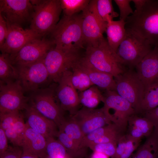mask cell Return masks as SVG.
I'll return each instance as SVG.
<instances>
[{"mask_svg":"<svg viewBox=\"0 0 158 158\" xmlns=\"http://www.w3.org/2000/svg\"><path fill=\"white\" fill-rule=\"evenodd\" d=\"M135 158H157L158 135L152 133L135 154Z\"/></svg>","mask_w":158,"mask_h":158,"instance_id":"obj_26","label":"cell"},{"mask_svg":"<svg viewBox=\"0 0 158 158\" xmlns=\"http://www.w3.org/2000/svg\"></svg>","mask_w":158,"mask_h":158,"instance_id":"obj_51","label":"cell"},{"mask_svg":"<svg viewBox=\"0 0 158 158\" xmlns=\"http://www.w3.org/2000/svg\"><path fill=\"white\" fill-rule=\"evenodd\" d=\"M71 117L78 126L84 136L97 129L112 123L103 107L96 109L83 107Z\"/></svg>","mask_w":158,"mask_h":158,"instance_id":"obj_15","label":"cell"},{"mask_svg":"<svg viewBox=\"0 0 158 158\" xmlns=\"http://www.w3.org/2000/svg\"><path fill=\"white\" fill-rule=\"evenodd\" d=\"M128 126H133L139 129L144 136L147 138L151 135L154 129V125L150 120L144 116L140 117L136 114L130 117Z\"/></svg>","mask_w":158,"mask_h":158,"instance_id":"obj_34","label":"cell"},{"mask_svg":"<svg viewBox=\"0 0 158 158\" xmlns=\"http://www.w3.org/2000/svg\"><path fill=\"white\" fill-rule=\"evenodd\" d=\"M22 116L20 111L0 113V127L6 130L12 126Z\"/></svg>","mask_w":158,"mask_h":158,"instance_id":"obj_35","label":"cell"},{"mask_svg":"<svg viewBox=\"0 0 158 158\" xmlns=\"http://www.w3.org/2000/svg\"><path fill=\"white\" fill-rule=\"evenodd\" d=\"M109 157L101 152H93L90 158H109Z\"/></svg>","mask_w":158,"mask_h":158,"instance_id":"obj_46","label":"cell"},{"mask_svg":"<svg viewBox=\"0 0 158 158\" xmlns=\"http://www.w3.org/2000/svg\"><path fill=\"white\" fill-rule=\"evenodd\" d=\"M127 136L126 133L118 140L116 146L115 158H119L124 152L126 147Z\"/></svg>","mask_w":158,"mask_h":158,"instance_id":"obj_41","label":"cell"},{"mask_svg":"<svg viewBox=\"0 0 158 158\" xmlns=\"http://www.w3.org/2000/svg\"><path fill=\"white\" fill-rule=\"evenodd\" d=\"M130 29L147 40L153 47L158 46V0H147L139 10H135L126 21Z\"/></svg>","mask_w":158,"mask_h":158,"instance_id":"obj_1","label":"cell"},{"mask_svg":"<svg viewBox=\"0 0 158 158\" xmlns=\"http://www.w3.org/2000/svg\"><path fill=\"white\" fill-rule=\"evenodd\" d=\"M23 152L21 147L8 146L7 150L0 156V158H20Z\"/></svg>","mask_w":158,"mask_h":158,"instance_id":"obj_39","label":"cell"},{"mask_svg":"<svg viewBox=\"0 0 158 158\" xmlns=\"http://www.w3.org/2000/svg\"><path fill=\"white\" fill-rule=\"evenodd\" d=\"M33 7L30 28L42 37L51 33L59 21L60 0H30Z\"/></svg>","mask_w":158,"mask_h":158,"instance_id":"obj_4","label":"cell"},{"mask_svg":"<svg viewBox=\"0 0 158 158\" xmlns=\"http://www.w3.org/2000/svg\"><path fill=\"white\" fill-rule=\"evenodd\" d=\"M128 129L127 134L133 139L140 141L144 135L139 129L132 126H128Z\"/></svg>","mask_w":158,"mask_h":158,"instance_id":"obj_43","label":"cell"},{"mask_svg":"<svg viewBox=\"0 0 158 158\" xmlns=\"http://www.w3.org/2000/svg\"><path fill=\"white\" fill-rule=\"evenodd\" d=\"M153 131L156 133L158 134V125L154 128Z\"/></svg>","mask_w":158,"mask_h":158,"instance_id":"obj_48","label":"cell"},{"mask_svg":"<svg viewBox=\"0 0 158 158\" xmlns=\"http://www.w3.org/2000/svg\"><path fill=\"white\" fill-rule=\"evenodd\" d=\"M116 146V143L108 142L95 144L89 147L93 152H101L109 157L115 158Z\"/></svg>","mask_w":158,"mask_h":158,"instance_id":"obj_36","label":"cell"},{"mask_svg":"<svg viewBox=\"0 0 158 158\" xmlns=\"http://www.w3.org/2000/svg\"><path fill=\"white\" fill-rule=\"evenodd\" d=\"M7 139L5 130L0 127V156L7 150L8 147Z\"/></svg>","mask_w":158,"mask_h":158,"instance_id":"obj_44","label":"cell"},{"mask_svg":"<svg viewBox=\"0 0 158 158\" xmlns=\"http://www.w3.org/2000/svg\"><path fill=\"white\" fill-rule=\"evenodd\" d=\"M126 23L125 21L119 20H113L107 24L106 30L107 41L111 48L116 53L126 35Z\"/></svg>","mask_w":158,"mask_h":158,"instance_id":"obj_22","label":"cell"},{"mask_svg":"<svg viewBox=\"0 0 158 158\" xmlns=\"http://www.w3.org/2000/svg\"><path fill=\"white\" fill-rule=\"evenodd\" d=\"M82 57L79 61V64L87 74L93 85L106 90L115 91L116 83L114 77L94 68L83 60Z\"/></svg>","mask_w":158,"mask_h":158,"instance_id":"obj_21","label":"cell"},{"mask_svg":"<svg viewBox=\"0 0 158 158\" xmlns=\"http://www.w3.org/2000/svg\"><path fill=\"white\" fill-rule=\"evenodd\" d=\"M46 144L45 137L30 128L25 123L21 146L23 152L40 158H46Z\"/></svg>","mask_w":158,"mask_h":158,"instance_id":"obj_20","label":"cell"},{"mask_svg":"<svg viewBox=\"0 0 158 158\" xmlns=\"http://www.w3.org/2000/svg\"><path fill=\"white\" fill-rule=\"evenodd\" d=\"M120 11V19L126 21L128 18L133 13L130 5L131 0H114Z\"/></svg>","mask_w":158,"mask_h":158,"instance_id":"obj_37","label":"cell"},{"mask_svg":"<svg viewBox=\"0 0 158 158\" xmlns=\"http://www.w3.org/2000/svg\"><path fill=\"white\" fill-rule=\"evenodd\" d=\"M126 28L125 37L116 54L125 66L133 69L154 47L136 32L130 29Z\"/></svg>","mask_w":158,"mask_h":158,"instance_id":"obj_5","label":"cell"},{"mask_svg":"<svg viewBox=\"0 0 158 158\" xmlns=\"http://www.w3.org/2000/svg\"><path fill=\"white\" fill-rule=\"evenodd\" d=\"M47 140L46 153L49 158H70L67 151L62 144L54 138Z\"/></svg>","mask_w":158,"mask_h":158,"instance_id":"obj_32","label":"cell"},{"mask_svg":"<svg viewBox=\"0 0 158 158\" xmlns=\"http://www.w3.org/2000/svg\"><path fill=\"white\" fill-rule=\"evenodd\" d=\"M8 31L5 41L0 48L1 53L14 54L29 42L42 37L30 28L7 23Z\"/></svg>","mask_w":158,"mask_h":158,"instance_id":"obj_17","label":"cell"},{"mask_svg":"<svg viewBox=\"0 0 158 158\" xmlns=\"http://www.w3.org/2000/svg\"><path fill=\"white\" fill-rule=\"evenodd\" d=\"M56 137L65 148L70 158H83L84 157L86 149L78 147L63 131L59 130Z\"/></svg>","mask_w":158,"mask_h":158,"instance_id":"obj_28","label":"cell"},{"mask_svg":"<svg viewBox=\"0 0 158 158\" xmlns=\"http://www.w3.org/2000/svg\"><path fill=\"white\" fill-rule=\"evenodd\" d=\"M8 31L7 23L2 15L0 13V48L4 45Z\"/></svg>","mask_w":158,"mask_h":158,"instance_id":"obj_40","label":"cell"},{"mask_svg":"<svg viewBox=\"0 0 158 158\" xmlns=\"http://www.w3.org/2000/svg\"><path fill=\"white\" fill-rule=\"evenodd\" d=\"M130 158H135V154H134L133 155L132 157L131 158L130 157Z\"/></svg>","mask_w":158,"mask_h":158,"instance_id":"obj_49","label":"cell"},{"mask_svg":"<svg viewBox=\"0 0 158 158\" xmlns=\"http://www.w3.org/2000/svg\"><path fill=\"white\" fill-rule=\"evenodd\" d=\"M78 95L80 104L88 108L95 109L101 102L103 103L104 101V95L95 85L80 92Z\"/></svg>","mask_w":158,"mask_h":158,"instance_id":"obj_24","label":"cell"},{"mask_svg":"<svg viewBox=\"0 0 158 158\" xmlns=\"http://www.w3.org/2000/svg\"><path fill=\"white\" fill-rule=\"evenodd\" d=\"M43 59L29 64L15 66L18 80L24 92H32L41 89V86L49 79Z\"/></svg>","mask_w":158,"mask_h":158,"instance_id":"obj_11","label":"cell"},{"mask_svg":"<svg viewBox=\"0 0 158 158\" xmlns=\"http://www.w3.org/2000/svg\"><path fill=\"white\" fill-rule=\"evenodd\" d=\"M18 79L16 68L12 64L9 55L1 53L0 55V82L8 83Z\"/></svg>","mask_w":158,"mask_h":158,"instance_id":"obj_23","label":"cell"},{"mask_svg":"<svg viewBox=\"0 0 158 158\" xmlns=\"http://www.w3.org/2000/svg\"><path fill=\"white\" fill-rule=\"evenodd\" d=\"M105 113L112 123L126 132L130 117L136 114L131 104L114 90H106L104 95Z\"/></svg>","mask_w":158,"mask_h":158,"instance_id":"obj_9","label":"cell"},{"mask_svg":"<svg viewBox=\"0 0 158 158\" xmlns=\"http://www.w3.org/2000/svg\"><path fill=\"white\" fill-rule=\"evenodd\" d=\"M96 0H90L81 14L82 28L84 46H95L104 38L107 23L99 14L96 8Z\"/></svg>","mask_w":158,"mask_h":158,"instance_id":"obj_10","label":"cell"},{"mask_svg":"<svg viewBox=\"0 0 158 158\" xmlns=\"http://www.w3.org/2000/svg\"><path fill=\"white\" fill-rule=\"evenodd\" d=\"M80 60L71 70V81L76 90L81 92L93 85L87 74L80 66L79 63Z\"/></svg>","mask_w":158,"mask_h":158,"instance_id":"obj_25","label":"cell"},{"mask_svg":"<svg viewBox=\"0 0 158 158\" xmlns=\"http://www.w3.org/2000/svg\"><path fill=\"white\" fill-rule=\"evenodd\" d=\"M96 6L99 16L107 23L118 16V13L114 10L111 0H96Z\"/></svg>","mask_w":158,"mask_h":158,"instance_id":"obj_33","label":"cell"},{"mask_svg":"<svg viewBox=\"0 0 158 158\" xmlns=\"http://www.w3.org/2000/svg\"><path fill=\"white\" fill-rule=\"evenodd\" d=\"M81 14L64 15L51 32L55 47L66 51H78L84 48Z\"/></svg>","mask_w":158,"mask_h":158,"instance_id":"obj_2","label":"cell"},{"mask_svg":"<svg viewBox=\"0 0 158 158\" xmlns=\"http://www.w3.org/2000/svg\"><path fill=\"white\" fill-rule=\"evenodd\" d=\"M54 45L51 40L36 39L27 43L15 54L9 55L10 58L14 66L32 63L44 59Z\"/></svg>","mask_w":158,"mask_h":158,"instance_id":"obj_13","label":"cell"},{"mask_svg":"<svg viewBox=\"0 0 158 158\" xmlns=\"http://www.w3.org/2000/svg\"><path fill=\"white\" fill-rule=\"evenodd\" d=\"M20 158H40L30 153L23 152Z\"/></svg>","mask_w":158,"mask_h":158,"instance_id":"obj_47","label":"cell"},{"mask_svg":"<svg viewBox=\"0 0 158 158\" xmlns=\"http://www.w3.org/2000/svg\"><path fill=\"white\" fill-rule=\"evenodd\" d=\"M83 56L80 51H66L55 47L52 48L43 59L49 79L58 83L64 73L71 70Z\"/></svg>","mask_w":158,"mask_h":158,"instance_id":"obj_8","label":"cell"},{"mask_svg":"<svg viewBox=\"0 0 158 158\" xmlns=\"http://www.w3.org/2000/svg\"><path fill=\"white\" fill-rule=\"evenodd\" d=\"M59 130L63 131L78 147L82 149H86L82 145L84 136L78 126L71 117L69 119L66 120Z\"/></svg>","mask_w":158,"mask_h":158,"instance_id":"obj_29","label":"cell"},{"mask_svg":"<svg viewBox=\"0 0 158 158\" xmlns=\"http://www.w3.org/2000/svg\"><path fill=\"white\" fill-rule=\"evenodd\" d=\"M25 127L23 115L12 126L5 130L8 139L13 146L21 147Z\"/></svg>","mask_w":158,"mask_h":158,"instance_id":"obj_27","label":"cell"},{"mask_svg":"<svg viewBox=\"0 0 158 158\" xmlns=\"http://www.w3.org/2000/svg\"><path fill=\"white\" fill-rule=\"evenodd\" d=\"M26 123L31 128L42 135L46 139L56 137L59 129L55 123L45 117L29 104L25 109Z\"/></svg>","mask_w":158,"mask_h":158,"instance_id":"obj_19","label":"cell"},{"mask_svg":"<svg viewBox=\"0 0 158 158\" xmlns=\"http://www.w3.org/2000/svg\"><path fill=\"white\" fill-rule=\"evenodd\" d=\"M71 70L64 73L58 83L56 93L62 109L72 116L78 110L80 103L78 94L71 81Z\"/></svg>","mask_w":158,"mask_h":158,"instance_id":"obj_16","label":"cell"},{"mask_svg":"<svg viewBox=\"0 0 158 158\" xmlns=\"http://www.w3.org/2000/svg\"><path fill=\"white\" fill-rule=\"evenodd\" d=\"M158 106V83L149 88L145 92L141 104L142 113L152 109Z\"/></svg>","mask_w":158,"mask_h":158,"instance_id":"obj_31","label":"cell"},{"mask_svg":"<svg viewBox=\"0 0 158 158\" xmlns=\"http://www.w3.org/2000/svg\"><path fill=\"white\" fill-rule=\"evenodd\" d=\"M33 11L30 0H0V13L10 25L21 26L31 21Z\"/></svg>","mask_w":158,"mask_h":158,"instance_id":"obj_14","label":"cell"},{"mask_svg":"<svg viewBox=\"0 0 158 158\" xmlns=\"http://www.w3.org/2000/svg\"><path fill=\"white\" fill-rule=\"evenodd\" d=\"M18 80L8 83L0 82V113L20 111L29 104Z\"/></svg>","mask_w":158,"mask_h":158,"instance_id":"obj_12","label":"cell"},{"mask_svg":"<svg viewBox=\"0 0 158 158\" xmlns=\"http://www.w3.org/2000/svg\"><path fill=\"white\" fill-rule=\"evenodd\" d=\"M60 1L64 15L71 16L84 10L88 6L90 0H60Z\"/></svg>","mask_w":158,"mask_h":158,"instance_id":"obj_30","label":"cell"},{"mask_svg":"<svg viewBox=\"0 0 158 158\" xmlns=\"http://www.w3.org/2000/svg\"><path fill=\"white\" fill-rule=\"evenodd\" d=\"M157 158H158V156L157 157Z\"/></svg>","mask_w":158,"mask_h":158,"instance_id":"obj_50","label":"cell"},{"mask_svg":"<svg viewBox=\"0 0 158 158\" xmlns=\"http://www.w3.org/2000/svg\"><path fill=\"white\" fill-rule=\"evenodd\" d=\"M144 117L150 120L153 124L154 128L158 125V106L144 113Z\"/></svg>","mask_w":158,"mask_h":158,"instance_id":"obj_42","label":"cell"},{"mask_svg":"<svg viewBox=\"0 0 158 158\" xmlns=\"http://www.w3.org/2000/svg\"><path fill=\"white\" fill-rule=\"evenodd\" d=\"M82 59L94 68L110 74L114 78L126 70L116 53L111 48L104 38L95 46L86 47Z\"/></svg>","mask_w":158,"mask_h":158,"instance_id":"obj_3","label":"cell"},{"mask_svg":"<svg viewBox=\"0 0 158 158\" xmlns=\"http://www.w3.org/2000/svg\"><path fill=\"white\" fill-rule=\"evenodd\" d=\"M114 78L115 91L131 104L136 114L142 113L141 104L145 90L136 72L129 69Z\"/></svg>","mask_w":158,"mask_h":158,"instance_id":"obj_7","label":"cell"},{"mask_svg":"<svg viewBox=\"0 0 158 158\" xmlns=\"http://www.w3.org/2000/svg\"><path fill=\"white\" fill-rule=\"evenodd\" d=\"M41 88L33 92L29 97V104L43 116L54 121L60 127L66 119L58 100L56 89Z\"/></svg>","mask_w":158,"mask_h":158,"instance_id":"obj_6","label":"cell"},{"mask_svg":"<svg viewBox=\"0 0 158 158\" xmlns=\"http://www.w3.org/2000/svg\"><path fill=\"white\" fill-rule=\"evenodd\" d=\"M135 68L144 85L145 92L151 86L158 83V46L154 47Z\"/></svg>","mask_w":158,"mask_h":158,"instance_id":"obj_18","label":"cell"},{"mask_svg":"<svg viewBox=\"0 0 158 158\" xmlns=\"http://www.w3.org/2000/svg\"><path fill=\"white\" fill-rule=\"evenodd\" d=\"M126 134L127 139L126 149L119 158H130L133 152L139 146L140 142L133 139Z\"/></svg>","mask_w":158,"mask_h":158,"instance_id":"obj_38","label":"cell"},{"mask_svg":"<svg viewBox=\"0 0 158 158\" xmlns=\"http://www.w3.org/2000/svg\"><path fill=\"white\" fill-rule=\"evenodd\" d=\"M147 0H132L134 4L136 10L141 9L145 4Z\"/></svg>","mask_w":158,"mask_h":158,"instance_id":"obj_45","label":"cell"}]
</instances>
